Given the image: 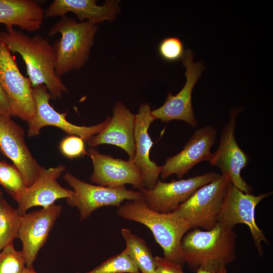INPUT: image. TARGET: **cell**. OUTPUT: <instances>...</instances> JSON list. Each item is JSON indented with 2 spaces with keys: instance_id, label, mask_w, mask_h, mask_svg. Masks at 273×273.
I'll return each instance as SVG.
<instances>
[{
  "instance_id": "28",
  "label": "cell",
  "mask_w": 273,
  "mask_h": 273,
  "mask_svg": "<svg viewBox=\"0 0 273 273\" xmlns=\"http://www.w3.org/2000/svg\"><path fill=\"white\" fill-rule=\"evenodd\" d=\"M59 150L64 156L69 159L79 158L86 154L84 141L75 135L64 138L60 143Z\"/></svg>"
},
{
  "instance_id": "20",
  "label": "cell",
  "mask_w": 273,
  "mask_h": 273,
  "mask_svg": "<svg viewBox=\"0 0 273 273\" xmlns=\"http://www.w3.org/2000/svg\"><path fill=\"white\" fill-rule=\"evenodd\" d=\"M119 1L108 0L98 5L95 0H55L44 11V17L63 16L74 13L80 22L94 24L113 21L120 11Z\"/></svg>"
},
{
  "instance_id": "6",
  "label": "cell",
  "mask_w": 273,
  "mask_h": 273,
  "mask_svg": "<svg viewBox=\"0 0 273 273\" xmlns=\"http://www.w3.org/2000/svg\"><path fill=\"white\" fill-rule=\"evenodd\" d=\"M220 175L216 179L198 188L173 212L189 223L190 230H208L218 223V218L229 183Z\"/></svg>"
},
{
  "instance_id": "27",
  "label": "cell",
  "mask_w": 273,
  "mask_h": 273,
  "mask_svg": "<svg viewBox=\"0 0 273 273\" xmlns=\"http://www.w3.org/2000/svg\"><path fill=\"white\" fill-rule=\"evenodd\" d=\"M160 57L168 62L181 60L185 52L184 46L178 37H168L161 40L158 47Z\"/></svg>"
},
{
  "instance_id": "7",
  "label": "cell",
  "mask_w": 273,
  "mask_h": 273,
  "mask_svg": "<svg viewBox=\"0 0 273 273\" xmlns=\"http://www.w3.org/2000/svg\"><path fill=\"white\" fill-rule=\"evenodd\" d=\"M63 178L73 192L72 197L66 199L67 203L78 209L80 220L85 219L99 208L119 207L125 201L143 199L139 191L127 189L125 186L109 187L94 185L80 180L69 172L63 175Z\"/></svg>"
},
{
  "instance_id": "10",
  "label": "cell",
  "mask_w": 273,
  "mask_h": 273,
  "mask_svg": "<svg viewBox=\"0 0 273 273\" xmlns=\"http://www.w3.org/2000/svg\"><path fill=\"white\" fill-rule=\"evenodd\" d=\"M220 174L208 172L187 179L164 182L158 180L151 190H139L147 206L160 213L174 212L198 188L218 178Z\"/></svg>"
},
{
  "instance_id": "33",
  "label": "cell",
  "mask_w": 273,
  "mask_h": 273,
  "mask_svg": "<svg viewBox=\"0 0 273 273\" xmlns=\"http://www.w3.org/2000/svg\"><path fill=\"white\" fill-rule=\"evenodd\" d=\"M2 196H3V193L1 191V190H0V199L1 198H2Z\"/></svg>"
},
{
  "instance_id": "21",
  "label": "cell",
  "mask_w": 273,
  "mask_h": 273,
  "mask_svg": "<svg viewBox=\"0 0 273 273\" xmlns=\"http://www.w3.org/2000/svg\"><path fill=\"white\" fill-rule=\"evenodd\" d=\"M44 11L32 0H0V23L6 28L19 27L30 32L38 31L43 22Z\"/></svg>"
},
{
  "instance_id": "15",
  "label": "cell",
  "mask_w": 273,
  "mask_h": 273,
  "mask_svg": "<svg viewBox=\"0 0 273 273\" xmlns=\"http://www.w3.org/2000/svg\"><path fill=\"white\" fill-rule=\"evenodd\" d=\"M216 140V130L208 125L197 129L185 144L183 149L168 157L162 166V180L172 174L181 178L198 163L209 161L213 153L210 150Z\"/></svg>"
},
{
  "instance_id": "3",
  "label": "cell",
  "mask_w": 273,
  "mask_h": 273,
  "mask_svg": "<svg viewBox=\"0 0 273 273\" xmlns=\"http://www.w3.org/2000/svg\"><path fill=\"white\" fill-rule=\"evenodd\" d=\"M121 217L140 222L152 232L163 251L164 257L183 265L181 240L190 230L188 222L174 212L160 213L150 209L143 199L127 201L118 208Z\"/></svg>"
},
{
  "instance_id": "23",
  "label": "cell",
  "mask_w": 273,
  "mask_h": 273,
  "mask_svg": "<svg viewBox=\"0 0 273 273\" xmlns=\"http://www.w3.org/2000/svg\"><path fill=\"white\" fill-rule=\"evenodd\" d=\"M22 215L3 198L0 199V251L18 238Z\"/></svg>"
},
{
  "instance_id": "8",
  "label": "cell",
  "mask_w": 273,
  "mask_h": 273,
  "mask_svg": "<svg viewBox=\"0 0 273 273\" xmlns=\"http://www.w3.org/2000/svg\"><path fill=\"white\" fill-rule=\"evenodd\" d=\"M271 194V192L258 195L245 193L229 182L218 218V223L232 229L238 224H246L260 255L263 253L261 242L267 243L268 241L256 223L255 208L262 200Z\"/></svg>"
},
{
  "instance_id": "2",
  "label": "cell",
  "mask_w": 273,
  "mask_h": 273,
  "mask_svg": "<svg viewBox=\"0 0 273 273\" xmlns=\"http://www.w3.org/2000/svg\"><path fill=\"white\" fill-rule=\"evenodd\" d=\"M236 237L233 229L218 222L210 230H189L181 242L185 263L195 272L226 266L236 258Z\"/></svg>"
},
{
  "instance_id": "30",
  "label": "cell",
  "mask_w": 273,
  "mask_h": 273,
  "mask_svg": "<svg viewBox=\"0 0 273 273\" xmlns=\"http://www.w3.org/2000/svg\"><path fill=\"white\" fill-rule=\"evenodd\" d=\"M0 115L10 117L12 116L11 109L7 99L0 84Z\"/></svg>"
},
{
  "instance_id": "31",
  "label": "cell",
  "mask_w": 273,
  "mask_h": 273,
  "mask_svg": "<svg viewBox=\"0 0 273 273\" xmlns=\"http://www.w3.org/2000/svg\"><path fill=\"white\" fill-rule=\"evenodd\" d=\"M196 273H227V270L225 266H222L218 269L215 270H208L204 269H199L196 272Z\"/></svg>"
},
{
  "instance_id": "22",
  "label": "cell",
  "mask_w": 273,
  "mask_h": 273,
  "mask_svg": "<svg viewBox=\"0 0 273 273\" xmlns=\"http://www.w3.org/2000/svg\"><path fill=\"white\" fill-rule=\"evenodd\" d=\"M120 232L126 244L124 250L134 261L140 273H156L154 257L145 241L129 229L122 228Z\"/></svg>"
},
{
  "instance_id": "9",
  "label": "cell",
  "mask_w": 273,
  "mask_h": 273,
  "mask_svg": "<svg viewBox=\"0 0 273 273\" xmlns=\"http://www.w3.org/2000/svg\"><path fill=\"white\" fill-rule=\"evenodd\" d=\"M194 53L190 49L185 50L181 59L186 68V80L181 89L175 95L169 92L164 104L152 110L155 119L163 122L173 120L183 121L192 127H196L197 121L192 106V97L194 87L204 69L201 61L194 62Z\"/></svg>"
},
{
  "instance_id": "25",
  "label": "cell",
  "mask_w": 273,
  "mask_h": 273,
  "mask_svg": "<svg viewBox=\"0 0 273 273\" xmlns=\"http://www.w3.org/2000/svg\"><path fill=\"white\" fill-rule=\"evenodd\" d=\"M0 184L14 200L26 187L20 171L4 161H0Z\"/></svg>"
},
{
  "instance_id": "11",
  "label": "cell",
  "mask_w": 273,
  "mask_h": 273,
  "mask_svg": "<svg viewBox=\"0 0 273 273\" xmlns=\"http://www.w3.org/2000/svg\"><path fill=\"white\" fill-rule=\"evenodd\" d=\"M240 109L234 108L230 113L229 122L223 127L219 144L209 161L211 165L220 170L222 175L240 190L250 193L251 189L242 178L241 172L249 161V157L238 144L235 134L236 118Z\"/></svg>"
},
{
  "instance_id": "29",
  "label": "cell",
  "mask_w": 273,
  "mask_h": 273,
  "mask_svg": "<svg viewBox=\"0 0 273 273\" xmlns=\"http://www.w3.org/2000/svg\"><path fill=\"white\" fill-rule=\"evenodd\" d=\"M156 273H185L182 265L172 262L164 257L155 256Z\"/></svg>"
},
{
  "instance_id": "12",
  "label": "cell",
  "mask_w": 273,
  "mask_h": 273,
  "mask_svg": "<svg viewBox=\"0 0 273 273\" xmlns=\"http://www.w3.org/2000/svg\"><path fill=\"white\" fill-rule=\"evenodd\" d=\"M33 97L35 102L36 113L31 122L28 124L27 135L32 137L39 134L42 128L54 126L61 129L70 135L80 137L87 142L93 135L99 133L108 124L109 116L102 122L90 126H78L69 122L66 119L67 112H57L50 104L51 96L44 85L33 87Z\"/></svg>"
},
{
  "instance_id": "13",
  "label": "cell",
  "mask_w": 273,
  "mask_h": 273,
  "mask_svg": "<svg viewBox=\"0 0 273 273\" xmlns=\"http://www.w3.org/2000/svg\"><path fill=\"white\" fill-rule=\"evenodd\" d=\"M62 209L61 205L54 204L22 215L18 238L22 244L21 251L26 267H33L37 254L46 243Z\"/></svg>"
},
{
  "instance_id": "19",
  "label": "cell",
  "mask_w": 273,
  "mask_h": 273,
  "mask_svg": "<svg viewBox=\"0 0 273 273\" xmlns=\"http://www.w3.org/2000/svg\"><path fill=\"white\" fill-rule=\"evenodd\" d=\"M134 120L135 115L122 103L118 102L108 124L87 141L88 146L93 148L103 144L114 145L125 151L129 159L133 160L135 155Z\"/></svg>"
},
{
  "instance_id": "5",
  "label": "cell",
  "mask_w": 273,
  "mask_h": 273,
  "mask_svg": "<svg viewBox=\"0 0 273 273\" xmlns=\"http://www.w3.org/2000/svg\"><path fill=\"white\" fill-rule=\"evenodd\" d=\"M0 84L12 116L28 123L31 122L36 113L31 82L21 73L12 53L1 37Z\"/></svg>"
},
{
  "instance_id": "16",
  "label": "cell",
  "mask_w": 273,
  "mask_h": 273,
  "mask_svg": "<svg viewBox=\"0 0 273 273\" xmlns=\"http://www.w3.org/2000/svg\"><path fill=\"white\" fill-rule=\"evenodd\" d=\"M93 164L92 182L100 186L119 187L130 184L134 188H145L142 173L133 160H124L102 154L92 148L88 150Z\"/></svg>"
},
{
  "instance_id": "26",
  "label": "cell",
  "mask_w": 273,
  "mask_h": 273,
  "mask_svg": "<svg viewBox=\"0 0 273 273\" xmlns=\"http://www.w3.org/2000/svg\"><path fill=\"white\" fill-rule=\"evenodd\" d=\"M26 268L21 251H17L13 244L0 251V273H22Z\"/></svg>"
},
{
  "instance_id": "1",
  "label": "cell",
  "mask_w": 273,
  "mask_h": 273,
  "mask_svg": "<svg viewBox=\"0 0 273 273\" xmlns=\"http://www.w3.org/2000/svg\"><path fill=\"white\" fill-rule=\"evenodd\" d=\"M6 29L0 37L11 53L21 56L32 87L44 85L52 99L62 98L68 90L56 73L55 52L48 39L40 35L30 37L13 27Z\"/></svg>"
},
{
  "instance_id": "24",
  "label": "cell",
  "mask_w": 273,
  "mask_h": 273,
  "mask_svg": "<svg viewBox=\"0 0 273 273\" xmlns=\"http://www.w3.org/2000/svg\"><path fill=\"white\" fill-rule=\"evenodd\" d=\"M84 273H140V271L134 261L123 250Z\"/></svg>"
},
{
  "instance_id": "32",
  "label": "cell",
  "mask_w": 273,
  "mask_h": 273,
  "mask_svg": "<svg viewBox=\"0 0 273 273\" xmlns=\"http://www.w3.org/2000/svg\"><path fill=\"white\" fill-rule=\"evenodd\" d=\"M22 273H37L33 267H27L24 269Z\"/></svg>"
},
{
  "instance_id": "14",
  "label": "cell",
  "mask_w": 273,
  "mask_h": 273,
  "mask_svg": "<svg viewBox=\"0 0 273 273\" xmlns=\"http://www.w3.org/2000/svg\"><path fill=\"white\" fill-rule=\"evenodd\" d=\"M0 151L20 171L26 187L32 185L43 167L27 146L23 129L10 117L1 115Z\"/></svg>"
},
{
  "instance_id": "17",
  "label": "cell",
  "mask_w": 273,
  "mask_h": 273,
  "mask_svg": "<svg viewBox=\"0 0 273 273\" xmlns=\"http://www.w3.org/2000/svg\"><path fill=\"white\" fill-rule=\"evenodd\" d=\"M65 169L63 164L49 168L43 167L33 184L26 187L15 199L18 212L22 215L32 207H47L58 199L71 197L73 191L62 187L57 181Z\"/></svg>"
},
{
  "instance_id": "18",
  "label": "cell",
  "mask_w": 273,
  "mask_h": 273,
  "mask_svg": "<svg viewBox=\"0 0 273 273\" xmlns=\"http://www.w3.org/2000/svg\"><path fill=\"white\" fill-rule=\"evenodd\" d=\"M155 120L149 104H141L138 113L135 115V155L133 161L141 171L145 188L148 190H151L155 186L162 170V166L157 165L150 158V152L153 142L148 129Z\"/></svg>"
},
{
  "instance_id": "4",
  "label": "cell",
  "mask_w": 273,
  "mask_h": 273,
  "mask_svg": "<svg viewBox=\"0 0 273 273\" xmlns=\"http://www.w3.org/2000/svg\"><path fill=\"white\" fill-rule=\"evenodd\" d=\"M97 30L95 24L77 22L66 15L52 26L48 36L61 34L53 46L55 71L58 77L80 69L87 62Z\"/></svg>"
}]
</instances>
